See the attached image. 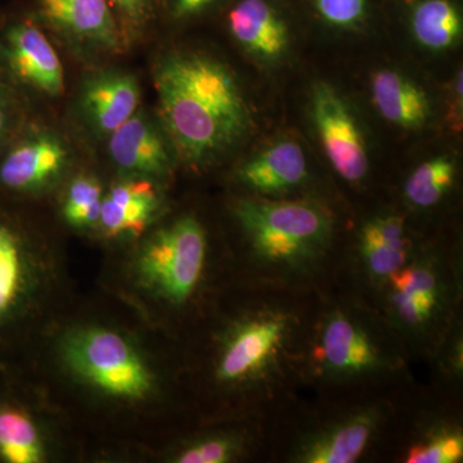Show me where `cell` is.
<instances>
[{
  "label": "cell",
  "mask_w": 463,
  "mask_h": 463,
  "mask_svg": "<svg viewBox=\"0 0 463 463\" xmlns=\"http://www.w3.org/2000/svg\"><path fill=\"white\" fill-rule=\"evenodd\" d=\"M182 343L100 288L74 298L21 364L66 414L85 461H139L183 407Z\"/></svg>",
  "instance_id": "cell-1"
},
{
  "label": "cell",
  "mask_w": 463,
  "mask_h": 463,
  "mask_svg": "<svg viewBox=\"0 0 463 463\" xmlns=\"http://www.w3.org/2000/svg\"><path fill=\"white\" fill-rule=\"evenodd\" d=\"M111 250L100 288L179 340L183 321L201 310L215 279L218 261L203 222L190 213L163 216L138 240Z\"/></svg>",
  "instance_id": "cell-2"
},
{
  "label": "cell",
  "mask_w": 463,
  "mask_h": 463,
  "mask_svg": "<svg viewBox=\"0 0 463 463\" xmlns=\"http://www.w3.org/2000/svg\"><path fill=\"white\" fill-rule=\"evenodd\" d=\"M158 112L173 151L191 166H205L250 133L248 99L230 67L199 52H174L154 75Z\"/></svg>",
  "instance_id": "cell-3"
},
{
  "label": "cell",
  "mask_w": 463,
  "mask_h": 463,
  "mask_svg": "<svg viewBox=\"0 0 463 463\" xmlns=\"http://www.w3.org/2000/svg\"><path fill=\"white\" fill-rule=\"evenodd\" d=\"M75 295L57 243L0 215V364L20 362Z\"/></svg>",
  "instance_id": "cell-4"
},
{
  "label": "cell",
  "mask_w": 463,
  "mask_h": 463,
  "mask_svg": "<svg viewBox=\"0 0 463 463\" xmlns=\"http://www.w3.org/2000/svg\"><path fill=\"white\" fill-rule=\"evenodd\" d=\"M295 325L294 316L279 307L236 310L216 319L194 370L207 397L230 403L273 381L288 358Z\"/></svg>",
  "instance_id": "cell-5"
},
{
  "label": "cell",
  "mask_w": 463,
  "mask_h": 463,
  "mask_svg": "<svg viewBox=\"0 0 463 463\" xmlns=\"http://www.w3.org/2000/svg\"><path fill=\"white\" fill-rule=\"evenodd\" d=\"M85 462V448L56 402L21 364H0V463Z\"/></svg>",
  "instance_id": "cell-6"
},
{
  "label": "cell",
  "mask_w": 463,
  "mask_h": 463,
  "mask_svg": "<svg viewBox=\"0 0 463 463\" xmlns=\"http://www.w3.org/2000/svg\"><path fill=\"white\" fill-rule=\"evenodd\" d=\"M232 213L252 261L270 272H313L330 249L334 219L312 201L240 199Z\"/></svg>",
  "instance_id": "cell-7"
},
{
  "label": "cell",
  "mask_w": 463,
  "mask_h": 463,
  "mask_svg": "<svg viewBox=\"0 0 463 463\" xmlns=\"http://www.w3.org/2000/svg\"><path fill=\"white\" fill-rule=\"evenodd\" d=\"M313 356L317 373L330 381L365 379L395 365L380 332L365 317L345 307H336L325 317Z\"/></svg>",
  "instance_id": "cell-8"
},
{
  "label": "cell",
  "mask_w": 463,
  "mask_h": 463,
  "mask_svg": "<svg viewBox=\"0 0 463 463\" xmlns=\"http://www.w3.org/2000/svg\"><path fill=\"white\" fill-rule=\"evenodd\" d=\"M310 118L335 172L344 181H364L370 170L367 145L352 109L332 85L319 81L310 91Z\"/></svg>",
  "instance_id": "cell-9"
},
{
  "label": "cell",
  "mask_w": 463,
  "mask_h": 463,
  "mask_svg": "<svg viewBox=\"0 0 463 463\" xmlns=\"http://www.w3.org/2000/svg\"><path fill=\"white\" fill-rule=\"evenodd\" d=\"M165 210L161 182L123 175L106 188L94 234L109 248H121L154 227Z\"/></svg>",
  "instance_id": "cell-10"
},
{
  "label": "cell",
  "mask_w": 463,
  "mask_h": 463,
  "mask_svg": "<svg viewBox=\"0 0 463 463\" xmlns=\"http://www.w3.org/2000/svg\"><path fill=\"white\" fill-rule=\"evenodd\" d=\"M69 167L65 143L54 134L36 133L11 149L2 161L0 185L20 196H43L56 190Z\"/></svg>",
  "instance_id": "cell-11"
},
{
  "label": "cell",
  "mask_w": 463,
  "mask_h": 463,
  "mask_svg": "<svg viewBox=\"0 0 463 463\" xmlns=\"http://www.w3.org/2000/svg\"><path fill=\"white\" fill-rule=\"evenodd\" d=\"M392 315L404 330H428L447 304L443 273L431 260L408 261L388 282Z\"/></svg>",
  "instance_id": "cell-12"
},
{
  "label": "cell",
  "mask_w": 463,
  "mask_h": 463,
  "mask_svg": "<svg viewBox=\"0 0 463 463\" xmlns=\"http://www.w3.org/2000/svg\"><path fill=\"white\" fill-rule=\"evenodd\" d=\"M42 17L80 47L118 52L127 44L109 0H41Z\"/></svg>",
  "instance_id": "cell-13"
},
{
  "label": "cell",
  "mask_w": 463,
  "mask_h": 463,
  "mask_svg": "<svg viewBox=\"0 0 463 463\" xmlns=\"http://www.w3.org/2000/svg\"><path fill=\"white\" fill-rule=\"evenodd\" d=\"M169 141L147 116L137 112L109 136V155L123 175L163 182L172 174Z\"/></svg>",
  "instance_id": "cell-14"
},
{
  "label": "cell",
  "mask_w": 463,
  "mask_h": 463,
  "mask_svg": "<svg viewBox=\"0 0 463 463\" xmlns=\"http://www.w3.org/2000/svg\"><path fill=\"white\" fill-rule=\"evenodd\" d=\"M141 99L136 76L112 70L85 80L79 94V108L94 132L109 137L139 111Z\"/></svg>",
  "instance_id": "cell-15"
},
{
  "label": "cell",
  "mask_w": 463,
  "mask_h": 463,
  "mask_svg": "<svg viewBox=\"0 0 463 463\" xmlns=\"http://www.w3.org/2000/svg\"><path fill=\"white\" fill-rule=\"evenodd\" d=\"M250 449L249 432L239 426H207L187 434L172 435L149 448L142 461L165 463H232Z\"/></svg>",
  "instance_id": "cell-16"
},
{
  "label": "cell",
  "mask_w": 463,
  "mask_h": 463,
  "mask_svg": "<svg viewBox=\"0 0 463 463\" xmlns=\"http://www.w3.org/2000/svg\"><path fill=\"white\" fill-rule=\"evenodd\" d=\"M380 414L373 410L358 411L328 423L307 435L295 453L303 463H353L364 455L376 437Z\"/></svg>",
  "instance_id": "cell-17"
},
{
  "label": "cell",
  "mask_w": 463,
  "mask_h": 463,
  "mask_svg": "<svg viewBox=\"0 0 463 463\" xmlns=\"http://www.w3.org/2000/svg\"><path fill=\"white\" fill-rule=\"evenodd\" d=\"M7 56L24 83L48 97L65 90V71L53 45L33 25L14 26L7 36Z\"/></svg>",
  "instance_id": "cell-18"
},
{
  "label": "cell",
  "mask_w": 463,
  "mask_h": 463,
  "mask_svg": "<svg viewBox=\"0 0 463 463\" xmlns=\"http://www.w3.org/2000/svg\"><path fill=\"white\" fill-rule=\"evenodd\" d=\"M234 41L259 62L277 63L288 54L289 33L267 0H241L228 14Z\"/></svg>",
  "instance_id": "cell-19"
},
{
  "label": "cell",
  "mask_w": 463,
  "mask_h": 463,
  "mask_svg": "<svg viewBox=\"0 0 463 463\" xmlns=\"http://www.w3.org/2000/svg\"><path fill=\"white\" fill-rule=\"evenodd\" d=\"M306 152L294 139H279L237 170L241 184L260 194H281L307 181Z\"/></svg>",
  "instance_id": "cell-20"
},
{
  "label": "cell",
  "mask_w": 463,
  "mask_h": 463,
  "mask_svg": "<svg viewBox=\"0 0 463 463\" xmlns=\"http://www.w3.org/2000/svg\"><path fill=\"white\" fill-rule=\"evenodd\" d=\"M358 245L365 272L374 282L388 283L410 261V240L398 215H377L365 222Z\"/></svg>",
  "instance_id": "cell-21"
},
{
  "label": "cell",
  "mask_w": 463,
  "mask_h": 463,
  "mask_svg": "<svg viewBox=\"0 0 463 463\" xmlns=\"http://www.w3.org/2000/svg\"><path fill=\"white\" fill-rule=\"evenodd\" d=\"M370 88L374 108L394 127L421 129L430 118L428 93L398 70H377L371 76Z\"/></svg>",
  "instance_id": "cell-22"
},
{
  "label": "cell",
  "mask_w": 463,
  "mask_h": 463,
  "mask_svg": "<svg viewBox=\"0 0 463 463\" xmlns=\"http://www.w3.org/2000/svg\"><path fill=\"white\" fill-rule=\"evenodd\" d=\"M462 17L450 0H421L411 14V29L421 47L432 52L450 50L462 36Z\"/></svg>",
  "instance_id": "cell-23"
},
{
  "label": "cell",
  "mask_w": 463,
  "mask_h": 463,
  "mask_svg": "<svg viewBox=\"0 0 463 463\" xmlns=\"http://www.w3.org/2000/svg\"><path fill=\"white\" fill-rule=\"evenodd\" d=\"M105 192V185L93 174H76L69 179L60 203L63 224L72 231L94 234Z\"/></svg>",
  "instance_id": "cell-24"
},
{
  "label": "cell",
  "mask_w": 463,
  "mask_h": 463,
  "mask_svg": "<svg viewBox=\"0 0 463 463\" xmlns=\"http://www.w3.org/2000/svg\"><path fill=\"white\" fill-rule=\"evenodd\" d=\"M456 165L449 156H437L423 161L408 176L404 196L408 203L419 209L438 205L453 187Z\"/></svg>",
  "instance_id": "cell-25"
},
{
  "label": "cell",
  "mask_w": 463,
  "mask_h": 463,
  "mask_svg": "<svg viewBox=\"0 0 463 463\" xmlns=\"http://www.w3.org/2000/svg\"><path fill=\"white\" fill-rule=\"evenodd\" d=\"M463 458V438L453 428H438L428 432L408 450V463H457Z\"/></svg>",
  "instance_id": "cell-26"
},
{
  "label": "cell",
  "mask_w": 463,
  "mask_h": 463,
  "mask_svg": "<svg viewBox=\"0 0 463 463\" xmlns=\"http://www.w3.org/2000/svg\"><path fill=\"white\" fill-rule=\"evenodd\" d=\"M315 3L322 20L336 29H358L367 14L365 0H315Z\"/></svg>",
  "instance_id": "cell-27"
},
{
  "label": "cell",
  "mask_w": 463,
  "mask_h": 463,
  "mask_svg": "<svg viewBox=\"0 0 463 463\" xmlns=\"http://www.w3.org/2000/svg\"><path fill=\"white\" fill-rule=\"evenodd\" d=\"M154 2L155 0H109L118 14V25L125 42L127 38H134L147 24Z\"/></svg>",
  "instance_id": "cell-28"
},
{
  "label": "cell",
  "mask_w": 463,
  "mask_h": 463,
  "mask_svg": "<svg viewBox=\"0 0 463 463\" xmlns=\"http://www.w3.org/2000/svg\"><path fill=\"white\" fill-rule=\"evenodd\" d=\"M462 70L459 69L453 76L452 83H450L449 90V111H448V118H449L450 127L455 132H458L462 128Z\"/></svg>",
  "instance_id": "cell-29"
},
{
  "label": "cell",
  "mask_w": 463,
  "mask_h": 463,
  "mask_svg": "<svg viewBox=\"0 0 463 463\" xmlns=\"http://www.w3.org/2000/svg\"><path fill=\"white\" fill-rule=\"evenodd\" d=\"M213 2L214 0H174V17L182 20V18L197 16L201 12L205 11Z\"/></svg>",
  "instance_id": "cell-30"
},
{
  "label": "cell",
  "mask_w": 463,
  "mask_h": 463,
  "mask_svg": "<svg viewBox=\"0 0 463 463\" xmlns=\"http://www.w3.org/2000/svg\"><path fill=\"white\" fill-rule=\"evenodd\" d=\"M8 125V111L5 108V102L0 99V141H2L3 136H5V130H7Z\"/></svg>",
  "instance_id": "cell-31"
}]
</instances>
